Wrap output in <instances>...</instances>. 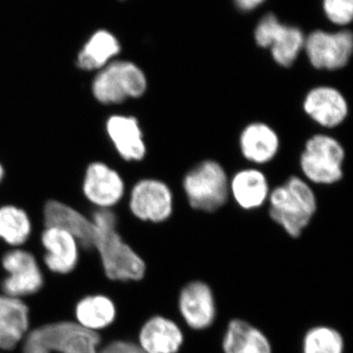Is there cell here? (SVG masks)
I'll list each match as a JSON object with an SVG mask.
<instances>
[{"instance_id":"19","label":"cell","mask_w":353,"mask_h":353,"mask_svg":"<svg viewBox=\"0 0 353 353\" xmlns=\"http://www.w3.org/2000/svg\"><path fill=\"white\" fill-rule=\"evenodd\" d=\"M122 46L119 39L106 30L94 32L77 55L78 68L87 72H97L115 60Z\"/></svg>"},{"instance_id":"13","label":"cell","mask_w":353,"mask_h":353,"mask_svg":"<svg viewBox=\"0 0 353 353\" xmlns=\"http://www.w3.org/2000/svg\"><path fill=\"white\" fill-rule=\"evenodd\" d=\"M303 110L316 124L333 129L345 122L350 109L347 99L338 88L319 85L306 94Z\"/></svg>"},{"instance_id":"9","label":"cell","mask_w":353,"mask_h":353,"mask_svg":"<svg viewBox=\"0 0 353 353\" xmlns=\"http://www.w3.org/2000/svg\"><path fill=\"white\" fill-rule=\"evenodd\" d=\"M309 62L316 69L336 71L347 66L353 51L350 31L311 32L304 41Z\"/></svg>"},{"instance_id":"27","label":"cell","mask_w":353,"mask_h":353,"mask_svg":"<svg viewBox=\"0 0 353 353\" xmlns=\"http://www.w3.org/2000/svg\"><path fill=\"white\" fill-rule=\"evenodd\" d=\"M97 353H145L143 348L130 341H116Z\"/></svg>"},{"instance_id":"4","label":"cell","mask_w":353,"mask_h":353,"mask_svg":"<svg viewBox=\"0 0 353 353\" xmlns=\"http://www.w3.org/2000/svg\"><path fill=\"white\" fill-rule=\"evenodd\" d=\"M99 341V334L76 323H53L30 333L23 353H97Z\"/></svg>"},{"instance_id":"21","label":"cell","mask_w":353,"mask_h":353,"mask_svg":"<svg viewBox=\"0 0 353 353\" xmlns=\"http://www.w3.org/2000/svg\"><path fill=\"white\" fill-rule=\"evenodd\" d=\"M183 343V334L175 323L153 317L139 334V347L145 353H176Z\"/></svg>"},{"instance_id":"8","label":"cell","mask_w":353,"mask_h":353,"mask_svg":"<svg viewBox=\"0 0 353 353\" xmlns=\"http://www.w3.org/2000/svg\"><path fill=\"white\" fill-rule=\"evenodd\" d=\"M129 208L139 220L155 224L165 222L173 213V192L163 181L141 179L130 192Z\"/></svg>"},{"instance_id":"18","label":"cell","mask_w":353,"mask_h":353,"mask_svg":"<svg viewBox=\"0 0 353 353\" xmlns=\"http://www.w3.org/2000/svg\"><path fill=\"white\" fill-rule=\"evenodd\" d=\"M230 194L245 210L261 208L270 194L268 179L259 169H243L230 180Z\"/></svg>"},{"instance_id":"26","label":"cell","mask_w":353,"mask_h":353,"mask_svg":"<svg viewBox=\"0 0 353 353\" xmlns=\"http://www.w3.org/2000/svg\"><path fill=\"white\" fill-rule=\"evenodd\" d=\"M324 10L334 24H350L353 16V0H324Z\"/></svg>"},{"instance_id":"29","label":"cell","mask_w":353,"mask_h":353,"mask_svg":"<svg viewBox=\"0 0 353 353\" xmlns=\"http://www.w3.org/2000/svg\"><path fill=\"white\" fill-rule=\"evenodd\" d=\"M4 176H6V169H4L3 165L0 163V183L3 181Z\"/></svg>"},{"instance_id":"10","label":"cell","mask_w":353,"mask_h":353,"mask_svg":"<svg viewBox=\"0 0 353 353\" xmlns=\"http://www.w3.org/2000/svg\"><path fill=\"white\" fill-rule=\"evenodd\" d=\"M82 192L97 209H112L124 199L126 183L110 165L103 161L90 162L83 173Z\"/></svg>"},{"instance_id":"22","label":"cell","mask_w":353,"mask_h":353,"mask_svg":"<svg viewBox=\"0 0 353 353\" xmlns=\"http://www.w3.org/2000/svg\"><path fill=\"white\" fill-rule=\"evenodd\" d=\"M225 353H271V345L259 330L243 320L229 324L223 341Z\"/></svg>"},{"instance_id":"5","label":"cell","mask_w":353,"mask_h":353,"mask_svg":"<svg viewBox=\"0 0 353 353\" xmlns=\"http://www.w3.org/2000/svg\"><path fill=\"white\" fill-rule=\"evenodd\" d=\"M183 188L190 205L203 212H215L226 204L230 180L222 165L204 160L183 176Z\"/></svg>"},{"instance_id":"12","label":"cell","mask_w":353,"mask_h":353,"mask_svg":"<svg viewBox=\"0 0 353 353\" xmlns=\"http://www.w3.org/2000/svg\"><path fill=\"white\" fill-rule=\"evenodd\" d=\"M105 132L116 152L126 162L145 159L148 148L138 118L112 114L105 121Z\"/></svg>"},{"instance_id":"25","label":"cell","mask_w":353,"mask_h":353,"mask_svg":"<svg viewBox=\"0 0 353 353\" xmlns=\"http://www.w3.org/2000/svg\"><path fill=\"white\" fill-rule=\"evenodd\" d=\"M343 341L336 330L318 327L306 334L303 353H343Z\"/></svg>"},{"instance_id":"14","label":"cell","mask_w":353,"mask_h":353,"mask_svg":"<svg viewBox=\"0 0 353 353\" xmlns=\"http://www.w3.org/2000/svg\"><path fill=\"white\" fill-rule=\"evenodd\" d=\"M43 218L44 226L63 229L75 236L79 245L83 248H92L94 223L71 204L58 199H48L43 205Z\"/></svg>"},{"instance_id":"7","label":"cell","mask_w":353,"mask_h":353,"mask_svg":"<svg viewBox=\"0 0 353 353\" xmlns=\"http://www.w3.org/2000/svg\"><path fill=\"white\" fill-rule=\"evenodd\" d=\"M256 43L263 48H270L276 63L289 68L296 62L304 48L303 32L296 27L281 24L272 14L265 15L255 29Z\"/></svg>"},{"instance_id":"20","label":"cell","mask_w":353,"mask_h":353,"mask_svg":"<svg viewBox=\"0 0 353 353\" xmlns=\"http://www.w3.org/2000/svg\"><path fill=\"white\" fill-rule=\"evenodd\" d=\"M29 327V309L16 297L0 296V348L18 345Z\"/></svg>"},{"instance_id":"6","label":"cell","mask_w":353,"mask_h":353,"mask_svg":"<svg viewBox=\"0 0 353 353\" xmlns=\"http://www.w3.org/2000/svg\"><path fill=\"white\" fill-rule=\"evenodd\" d=\"M345 152L338 139L318 134L306 141L299 158V166L309 182L316 185H334L343 176Z\"/></svg>"},{"instance_id":"16","label":"cell","mask_w":353,"mask_h":353,"mask_svg":"<svg viewBox=\"0 0 353 353\" xmlns=\"http://www.w3.org/2000/svg\"><path fill=\"white\" fill-rule=\"evenodd\" d=\"M180 311L190 328H208L215 317V303L212 292L208 285L194 282L185 285L179 301Z\"/></svg>"},{"instance_id":"11","label":"cell","mask_w":353,"mask_h":353,"mask_svg":"<svg viewBox=\"0 0 353 353\" xmlns=\"http://www.w3.org/2000/svg\"><path fill=\"white\" fill-rule=\"evenodd\" d=\"M2 266L9 274L2 282L6 296L16 299L30 296L43 287V273L31 252L23 250H10L2 259Z\"/></svg>"},{"instance_id":"28","label":"cell","mask_w":353,"mask_h":353,"mask_svg":"<svg viewBox=\"0 0 353 353\" xmlns=\"http://www.w3.org/2000/svg\"><path fill=\"white\" fill-rule=\"evenodd\" d=\"M236 6L243 11H250L256 8L264 0H234Z\"/></svg>"},{"instance_id":"17","label":"cell","mask_w":353,"mask_h":353,"mask_svg":"<svg viewBox=\"0 0 353 353\" xmlns=\"http://www.w3.org/2000/svg\"><path fill=\"white\" fill-rule=\"evenodd\" d=\"M240 150L250 163L263 165L276 157L280 150V138L273 128L262 122L248 125L240 136Z\"/></svg>"},{"instance_id":"2","label":"cell","mask_w":353,"mask_h":353,"mask_svg":"<svg viewBox=\"0 0 353 353\" xmlns=\"http://www.w3.org/2000/svg\"><path fill=\"white\" fill-rule=\"evenodd\" d=\"M269 214L285 233L299 238L317 210V199L303 179L292 176L275 188L268 197Z\"/></svg>"},{"instance_id":"23","label":"cell","mask_w":353,"mask_h":353,"mask_svg":"<svg viewBox=\"0 0 353 353\" xmlns=\"http://www.w3.org/2000/svg\"><path fill=\"white\" fill-rule=\"evenodd\" d=\"M32 230L31 218L24 208L14 204L0 206V240L20 246L29 240Z\"/></svg>"},{"instance_id":"24","label":"cell","mask_w":353,"mask_h":353,"mask_svg":"<svg viewBox=\"0 0 353 353\" xmlns=\"http://www.w3.org/2000/svg\"><path fill=\"white\" fill-rule=\"evenodd\" d=\"M115 316V305L103 296L85 297L76 307L78 324L90 331L105 328L114 321Z\"/></svg>"},{"instance_id":"15","label":"cell","mask_w":353,"mask_h":353,"mask_svg":"<svg viewBox=\"0 0 353 353\" xmlns=\"http://www.w3.org/2000/svg\"><path fill=\"white\" fill-rule=\"evenodd\" d=\"M41 245L46 250L44 263L50 271L68 274L79 261V245L75 236L57 227H46L41 233Z\"/></svg>"},{"instance_id":"1","label":"cell","mask_w":353,"mask_h":353,"mask_svg":"<svg viewBox=\"0 0 353 353\" xmlns=\"http://www.w3.org/2000/svg\"><path fill=\"white\" fill-rule=\"evenodd\" d=\"M94 225L92 248L101 255L106 276L115 281H139L145 273V264L123 241L118 232V217L112 209H97L92 216Z\"/></svg>"},{"instance_id":"3","label":"cell","mask_w":353,"mask_h":353,"mask_svg":"<svg viewBox=\"0 0 353 353\" xmlns=\"http://www.w3.org/2000/svg\"><path fill=\"white\" fill-rule=\"evenodd\" d=\"M148 88L145 72L129 60H113L97 72L90 83V92L95 101L106 106L141 99Z\"/></svg>"}]
</instances>
